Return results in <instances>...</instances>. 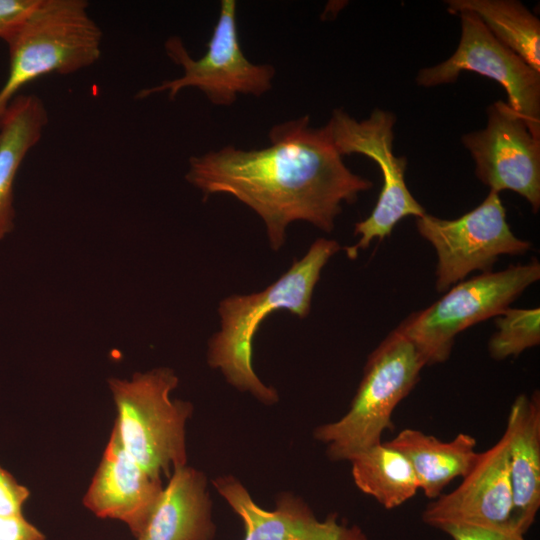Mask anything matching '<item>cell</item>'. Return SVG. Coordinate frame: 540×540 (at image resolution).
I'll use <instances>...</instances> for the list:
<instances>
[{
	"label": "cell",
	"instance_id": "6da1fadb",
	"mask_svg": "<svg viewBox=\"0 0 540 540\" xmlns=\"http://www.w3.org/2000/svg\"><path fill=\"white\" fill-rule=\"evenodd\" d=\"M268 137L270 144L260 149L228 145L191 156L185 179L205 199L227 193L250 207L275 251L291 222L306 221L329 233L342 203L353 204L373 186L345 165L325 126L311 127L308 115L274 125Z\"/></svg>",
	"mask_w": 540,
	"mask_h": 540
},
{
	"label": "cell",
	"instance_id": "7a4b0ae2",
	"mask_svg": "<svg viewBox=\"0 0 540 540\" xmlns=\"http://www.w3.org/2000/svg\"><path fill=\"white\" fill-rule=\"evenodd\" d=\"M340 249L337 241L319 238L303 258L295 260L286 273L263 291L223 299L218 308L220 330L208 343L209 366L219 370L237 390L251 394L265 405L277 403V390L264 384L253 369L254 336L260 323L274 311L283 309L299 318L307 317L322 268Z\"/></svg>",
	"mask_w": 540,
	"mask_h": 540
},
{
	"label": "cell",
	"instance_id": "3957f363",
	"mask_svg": "<svg viewBox=\"0 0 540 540\" xmlns=\"http://www.w3.org/2000/svg\"><path fill=\"white\" fill-rule=\"evenodd\" d=\"M88 7L85 0H37L5 41L9 71L0 89V115L33 80L72 74L99 60L103 32Z\"/></svg>",
	"mask_w": 540,
	"mask_h": 540
},
{
	"label": "cell",
	"instance_id": "277c9868",
	"mask_svg": "<svg viewBox=\"0 0 540 540\" xmlns=\"http://www.w3.org/2000/svg\"><path fill=\"white\" fill-rule=\"evenodd\" d=\"M425 366L414 343L397 328L393 330L368 356L348 411L315 428L313 436L326 445L327 457L348 461L382 442L383 433L394 429L396 406L415 387Z\"/></svg>",
	"mask_w": 540,
	"mask_h": 540
},
{
	"label": "cell",
	"instance_id": "5b68a950",
	"mask_svg": "<svg viewBox=\"0 0 540 540\" xmlns=\"http://www.w3.org/2000/svg\"><path fill=\"white\" fill-rule=\"evenodd\" d=\"M178 383L168 367L108 380L117 411L114 427L125 450L158 479L187 465L185 427L193 406L170 397Z\"/></svg>",
	"mask_w": 540,
	"mask_h": 540
},
{
	"label": "cell",
	"instance_id": "8992f818",
	"mask_svg": "<svg viewBox=\"0 0 540 540\" xmlns=\"http://www.w3.org/2000/svg\"><path fill=\"white\" fill-rule=\"evenodd\" d=\"M540 279V263L510 265L456 283L429 307L412 313L397 329L421 353L426 366L446 361L456 336L470 326L500 314Z\"/></svg>",
	"mask_w": 540,
	"mask_h": 540
},
{
	"label": "cell",
	"instance_id": "52a82bcc",
	"mask_svg": "<svg viewBox=\"0 0 540 540\" xmlns=\"http://www.w3.org/2000/svg\"><path fill=\"white\" fill-rule=\"evenodd\" d=\"M236 1L222 0L219 17L207 43L206 53L194 59L179 36L169 37L165 44L167 56L182 67L181 77L166 80L140 90L136 98L167 93L174 100L181 90L197 88L218 106L232 105L239 94L260 97L272 88L275 68L270 64H254L240 45Z\"/></svg>",
	"mask_w": 540,
	"mask_h": 540
},
{
	"label": "cell",
	"instance_id": "ba28073f",
	"mask_svg": "<svg viewBox=\"0 0 540 540\" xmlns=\"http://www.w3.org/2000/svg\"><path fill=\"white\" fill-rule=\"evenodd\" d=\"M394 113L375 108L370 116L358 121L344 109L336 108L325 128L341 156L364 155L377 163L383 176V186L371 214L355 224L359 241L346 247V254L355 259L360 249H366L374 239L390 236L395 225L406 216L419 218L426 212L414 198L405 182L407 158L393 153Z\"/></svg>",
	"mask_w": 540,
	"mask_h": 540
},
{
	"label": "cell",
	"instance_id": "9c48e42d",
	"mask_svg": "<svg viewBox=\"0 0 540 540\" xmlns=\"http://www.w3.org/2000/svg\"><path fill=\"white\" fill-rule=\"evenodd\" d=\"M419 234L436 250V289L444 293L475 270L492 271L501 255H522L529 241L516 237L499 193L489 191L476 208L453 220L425 213L416 218Z\"/></svg>",
	"mask_w": 540,
	"mask_h": 540
},
{
	"label": "cell",
	"instance_id": "30bf717a",
	"mask_svg": "<svg viewBox=\"0 0 540 540\" xmlns=\"http://www.w3.org/2000/svg\"><path fill=\"white\" fill-rule=\"evenodd\" d=\"M457 15L461 22L457 49L445 61L419 70L416 84L425 88L451 84L463 71L493 79L505 89L508 105L540 139V72L496 40L474 13L462 10Z\"/></svg>",
	"mask_w": 540,
	"mask_h": 540
},
{
	"label": "cell",
	"instance_id": "8fae6325",
	"mask_svg": "<svg viewBox=\"0 0 540 540\" xmlns=\"http://www.w3.org/2000/svg\"><path fill=\"white\" fill-rule=\"evenodd\" d=\"M486 112V127L461 137L475 162L477 178L490 191L518 193L529 202L533 213H537L540 208V139L507 102L497 100Z\"/></svg>",
	"mask_w": 540,
	"mask_h": 540
},
{
	"label": "cell",
	"instance_id": "7c38bea8",
	"mask_svg": "<svg viewBox=\"0 0 540 540\" xmlns=\"http://www.w3.org/2000/svg\"><path fill=\"white\" fill-rule=\"evenodd\" d=\"M422 521L441 531L449 526H472L517 533L507 443L503 435L492 447L479 453L458 487L426 506Z\"/></svg>",
	"mask_w": 540,
	"mask_h": 540
},
{
	"label": "cell",
	"instance_id": "4fadbf2b",
	"mask_svg": "<svg viewBox=\"0 0 540 540\" xmlns=\"http://www.w3.org/2000/svg\"><path fill=\"white\" fill-rule=\"evenodd\" d=\"M212 484L241 519L243 540H369L359 526L340 521L337 513L318 519L302 497L292 492L279 493L274 509L267 510L233 475L218 476Z\"/></svg>",
	"mask_w": 540,
	"mask_h": 540
},
{
	"label": "cell",
	"instance_id": "5bb4252c",
	"mask_svg": "<svg viewBox=\"0 0 540 540\" xmlns=\"http://www.w3.org/2000/svg\"><path fill=\"white\" fill-rule=\"evenodd\" d=\"M162 490L161 479L151 476L130 456L113 427L83 504L99 518L125 523L137 538L146 528Z\"/></svg>",
	"mask_w": 540,
	"mask_h": 540
},
{
	"label": "cell",
	"instance_id": "9a60e30c",
	"mask_svg": "<svg viewBox=\"0 0 540 540\" xmlns=\"http://www.w3.org/2000/svg\"><path fill=\"white\" fill-rule=\"evenodd\" d=\"M503 436L513 491L514 527L518 534L525 535L540 507L539 391L514 399Z\"/></svg>",
	"mask_w": 540,
	"mask_h": 540
},
{
	"label": "cell",
	"instance_id": "2e32d148",
	"mask_svg": "<svg viewBox=\"0 0 540 540\" xmlns=\"http://www.w3.org/2000/svg\"><path fill=\"white\" fill-rule=\"evenodd\" d=\"M216 529L207 476L185 465L170 475L136 540H214Z\"/></svg>",
	"mask_w": 540,
	"mask_h": 540
},
{
	"label": "cell",
	"instance_id": "e0dca14e",
	"mask_svg": "<svg viewBox=\"0 0 540 540\" xmlns=\"http://www.w3.org/2000/svg\"><path fill=\"white\" fill-rule=\"evenodd\" d=\"M48 124L43 100L18 94L0 115V240L15 226L14 183L27 154L39 143Z\"/></svg>",
	"mask_w": 540,
	"mask_h": 540
},
{
	"label": "cell",
	"instance_id": "ac0fdd59",
	"mask_svg": "<svg viewBox=\"0 0 540 540\" xmlns=\"http://www.w3.org/2000/svg\"><path fill=\"white\" fill-rule=\"evenodd\" d=\"M385 444L407 458L419 489L431 500L443 494L454 479L466 476L479 456L476 439L463 432L442 441L421 430L405 428Z\"/></svg>",
	"mask_w": 540,
	"mask_h": 540
},
{
	"label": "cell",
	"instance_id": "d6986e66",
	"mask_svg": "<svg viewBox=\"0 0 540 540\" xmlns=\"http://www.w3.org/2000/svg\"><path fill=\"white\" fill-rule=\"evenodd\" d=\"M449 13H474L502 45L540 72V21L516 0H446Z\"/></svg>",
	"mask_w": 540,
	"mask_h": 540
},
{
	"label": "cell",
	"instance_id": "ffe728a7",
	"mask_svg": "<svg viewBox=\"0 0 540 540\" xmlns=\"http://www.w3.org/2000/svg\"><path fill=\"white\" fill-rule=\"evenodd\" d=\"M348 461L356 487L386 509L401 506L420 490L407 458L385 442L356 453Z\"/></svg>",
	"mask_w": 540,
	"mask_h": 540
},
{
	"label": "cell",
	"instance_id": "44dd1931",
	"mask_svg": "<svg viewBox=\"0 0 540 540\" xmlns=\"http://www.w3.org/2000/svg\"><path fill=\"white\" fill-rule=\"evenodd\" d=\"M497 331L488 343L490 356L504 360L540 343V309L506 308L495 316Z\"/></svg>",
	"mask_w": 540,
	"mask_h": 540
},
{
	"label": "cell",
	"instance_id": "7402d4cb",
	"mask_svg": "<svg viewBox=\"0 0 540 540\" xmlns=\"http://www.w3.org/2000/svg\"><path fill=\"white\" fill-rule=\"evenodd\" d=\"M30 491L0 466V515L22 513Z\"/></svg>",
	"mask_w": 540,
	"mask_h": 540
},
{
	"label": "cell",
	"instance_id": "603a6c76",
	"mask_svg": "<svg viewBox=\"0 0 540 540\" xmlns=\"http://www.w3.org/2000/svg\"><path fill=\"white\" fill-rule=\"evenodd\" d=\"M37 0H0V39L4 42L35 6Z\"/></svg>",
	"mask_w": 540,
	"mask_h": 540
},
{
	"label": "cell",
	"instance_id": "cb8c5ba5",
	"mask_svg": "<svg viewBox=\"0 0 540 540\" xmlns=\"http://www.w3.org/2000/svg\"><path fill=\"white\" fill-rule=\"evenodd\" d=\"M45 535L22 513L0 515V540H45Z\"/></svg>",
	"mask_w": 540,
	"mask_h": 540
},
{
	"label": "cell",
	"instance_id": "d4e9b609",
	"mask_svg": "<svg viewBox=\"0 0 540 540\" xmlns=\"http://www.w3.org/2000/svg\"><path fill=\"white\" fill-rule=\"evenodd\" d=\"M442 531L452 540H525L517 533L472 526H449Z\"/></svg>",
	"mask_w": 540,
	"mask_h": 540
}]
</instances>
